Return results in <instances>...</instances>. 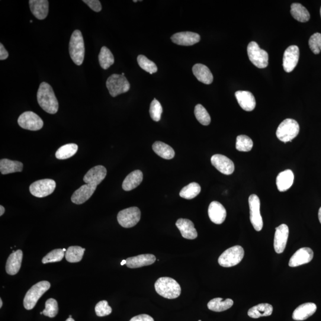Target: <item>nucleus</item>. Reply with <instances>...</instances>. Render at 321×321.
<instances>
[{"mask_svg":"<svg viewBox=\"0 0 321 321\" xmlns=\"http://www.w3.org/2000/svg\"><path fill=\"white\" fill-rule=\"evenodd\" d=\"M38 104L43 110L51 114L57 113L59 102L53 89L47 82H42L37 93Z\"/></svg>","mask_w":321,"mask_h":321,"instance_id":"1","label":"nucleus"},{"mask_svg":"<svg viewBox=\"0 0 321 321\" xmlns=\"http://www.w3.org/2000/svg\"><path fill=\"white\" fill-rule=\"evenodd\" d=\"M156 293L160 296L175 299L181 294V287L178 282L170 277H160L155 283Z\"/></svg>","mask_w":321,"mask_h":321,"instance_id":"2","label":"nucleus"},{"mask_svg":"<svg viewBox=\"0 0 321 321\" xmlns=\"http://www.w3.org/2000/svg\"><path fill=\"white\" fill-rule=\"evenodd\" d=\"M69 54L76 65H82L85 58V44L82 32L79 30L74 31L70 38Z\"/></svg>","mask_w":321,"mask_h":321,"instance_id":"3","label":"nucleus"},{"mask_svg":"<svg viewBox=\"0 0 321 321\" xmlns=\"http://www.w3.org/2000/svg\"><path fill=\"white\" fill-rule=\"evenodd\" d=\"M51 284L47 281H42L32 286L26 294L24 305L26 309H34L38 301L43 295L49 290Z\"/></svg>","mask_w":321,"mask_h":321,"instance_id":"4","label":"nucleus"},{"mask_svg":"<svg viewBox=\"0 0 321 321\" xmlns=\"http://www.w3.org/2000/svg\"><path fill=\"white\" fill-rule=\"evenodd\" d=\"M299 131L300 126L297 122L291 118H287L279 125L276 135L281 142L286 143L294 139Z\"/></svg>","mask_w":321,"mask_h":321,"instance_id":"5","label":"nucleus"},{"mask_svg":"<svg viewBox=\"0 0 321 321\" xmlns=\"http://www.w3.org/2000/svg\"><path fill=\"white\" fill-rule=\"evenodd\" d=\"M245 251L242 246H234L225 251L218 258V263L223 267H232L242 261Z\"/></svg>","mask_w":321,"mask_h":321,"instance_id":"6","label":"nucleus"},{"mask_svg":"<svg viewBox=\"0 0 321 321\" xmlns=\"http://www.w3.org/2000/svg\"><path fill=\"white\" fill-rule=\"evenodd\" d=\"M106 86L110 94L112 97H115L129 91L130 83L126 77L118 74H113L107 79Z\"/></svg>","mask_w":321,"mask_h":321,"instance_id":"7","label":"nucleus"},{"mask_svg":"<svg viewBox=\"0 0 321 321\" xmlns=\"http://www.w3.org/2000/svg\"><path fill=\"white\" fill-rule=\"evenodd\" d=\"M249 59L253 64L259 69H264L268 65V54L261 49L256 42H250L248 46Z\"/></svg>","mask_w":321,"mask_h":321,"instance_id":"8","label":"nucleus"},{"mask_svg":"<svg viewBox=\"0 0 321 321\" xmlns=\"http://www.w3.org/2000/svg\"><path fill=\"white\" fill-rule=\"evenodd\" d=\"M141 213L137 207H130L119 212L117 216L118 223L124 228H131L139 222Z\"/></svg>","mask_w":321,"mask_h":321,"instance_id":"9","label":"nucleus"},{"mask_svg":"<svg viewBox=\"0 0 321 321\" xmlns=\"http://www.w3.org/2000/svg\"><path fill=\"white\" fill-rule=\"evenodd\" d=\"M56 187V182L52 179H43L31 184V194L37 198L46 197L52 194Z\"/></svg>","mask_w":321,"mask_h":321,"instance_id":"10","label":"nucleus"},{"mask_svg":"<svg viewBox=\"0 0 321 321\" xmlns=\"http://www.w3.org/2000/svg\"><path fill=\"white\" fill-rule=\"evenodd\" d=\"M250 220L253 228L257 232H260L263 228L262 218L260 213L261 202L258 196L253 194L249 198Z\"/></svg>","mask_w":321,"mask_h":321,"instance_id":"11","label":"nucleus"},{"mask_svg":"<svg viewBox=\"0 0 321 321\" xmlns=\"http://www.w3.org/2000/svg\"><path fill=\"white\" fill-rule=\"evenodd\" d=\"M18 124L24 129L37 131L41 129L44 122L39 115L32 111H26L18 118Z\"/></svg>","mask_w":321,"mask_h":321,"instance_id":"12","label":"nucleus"},{"mask_svg":"<svg viewBox=\"0 0 321 321\" xmlns=\"http://www.w3.org/2000/svg\"><path fill=\"white\" fill-rule=\"evenodd\" d=\"M299 48L291 46L285 50L283 56V67L285 72L290 73L295 69L299 60Z\"/></svg>","mask_w":321,"mask_h":321,"instance_id":"13","label":"nucleus"},{"mask_svg":"<svg viewBox=\"0 0 321 321\" xmlns=\"http://www.w3.org/2000/svg\"><path fill=\"white\" fill-rule=\"evenodd\" d=\"M211 162L212 165L224 175H230L234 171L233 162L225 155L216 154L211 157Z\"/></svg>","mask_w":321,"mask_h":321,"instance_id":"14","label":"nucleus"},{"mask_svg":"<svg viewBox=\"0 0 321 321\" xmlns=\"http://www.w3.org/2000/svg\"><path fill=\"white\" fill-rule=\"evenodd\" d=\"M107 169L105 167L102 166H95L94 168L89 170L86 173L84 178H83V181L86 184L96 188L98 185L104 181L106 176H107Z\"/></svg>","mask_w":321,"mask_h":321,"instance_id":"15","label":"nucleus"},{"mask_svg":"<svg viewBox=\"0 0 321 321\" xmlns=\"http://www.w3.org/2000/svg\"><path fill=\"white\" fill-rule=\"evenodd\" d=\"M289 235V229L286 224H282L276 228L274 247L275 251L277 253L284 252Z\"/></svg>","mask_w":321,"mask_h":321,"instance_id":"16","label":"nucleus"},{"mask_svg":"<svg viewBox=\"0 0 321 321\" xmlns=\"http://www.w3.org/2000/svg\"><path fill=\"white\" fill-rule=\"evenodd\" d=\"M313 258V252L309 248H302L298 249L294 254L291 256L289 261L288 265L290 267H296L307 264L312 261Z\"/></svg>","mask_w":321,"mask_h":321,"instance_id":"17","label":"nucleus"},{"mask_svg":"<svg viewBox=\"0 0 321 321\" xmlns=\"http://www.w3.org/2000/svg\"><path fill=\"white\" fill-rule=\"evenodd\" d=\"M173 43L182 46H191L201 40L200 35L192 32H182L173 35Z\"/></svg>","mask_w":321,"mask_h":321,"instance_id":"18","label":"nucleus"},{"mask_svg":"<svg viewBox=\"0 0 321 321\" xmlns=\"http://www.w3.org/2000/svg\"><path fill=\"white\" fill-rule=\"evenodd\" d=\"M208 216L212 222L216 224H221L226 220L227 211L220 202L213 201L209 206Z\"/></svg>","mask_w":321,"mask_h":321,"instance_id":"19","label":"nucleus"},{"mask_svg":"<svg viewBox=\"0 0 321 321\" xmlns=\"http://www.w3.org/2000/svg\"><path fill=\"white\" fill-rule=\"evenodd\" d=\"M182 234L183 237L189 240L195 239L198 237V233L192 221L185 218H180L176 223Z\"/></svg>","mask_w":321,"mask_h":321,"instance_id":"20","label":"nucleus"},{"mask_svg":"<svg viewBox=\"0 0 321 321\" xmlns=\"http://www.w3.org/2000/svg\"><path fill=\"white\" fill-rule=\"evenodd\" d=\"M22 259H23V252L21 250H18L17 251L13 252L9 256L6 262V272L11 275L17 274L21 267Z\"/></svg>","mask_w":321,"mask_h":321,"instance_id":"21","label":"nucleus"},{"mask_svg":"<svg viewBox=\"0 0 321 321\" xmlns=\"http://www.w3.org/2000/svg\"><path fill=\"white\" fill-rule=\"evenodd\" d=\"M96 189L94 186L88 184L82 186L74 192L71 198L73 203L77 205L85 203L94 194Z\"/></svg>","mask_w":321,"mask_h":321,"instance_id":"22","label":"nucleus"},{"mask_svg":"<svg viewBox=\"0 0 321 321\" xmlns=\"http://www.w3.org/2000/svg\"><path fill=\"white\" fill-rule=\"evenodd\" d=\"M236 98L240 107L246 111H252L256 107L255 96L251 92L239 91L235 93Z\"/></svg>","mask_w":321,"mask_h":321,"instance_id":"23","label":"nucleus"},{"mask_svg":"<svg viewBox=\"0 0 321 321\" xmlns=\"http://www.w3.org/2000/svg\"><path fill=\"white\" fill-rule=\"evenodd\" d=\"M156 261L155 256L152 254L140 255L130 257L126 259L128 268H138L144 266L152 265Z\"/></svg>","mask_w":321,"mask_h":321,"instance_id":"24","label":"nucleus"},{"mask_svg":"<svg viewBox=\"0 0 321 321\" xmlns=\"http://www.w3.org/2000/svg\"><path fill=\"white\" fill-rule=\"evenodd\" d=\"M32 14L39 20L46 19L49 11V2L47 0H30Z\"/></svg>","mask_w":321,"mask_h":321,"instance_id":"25","label":"nucleus"},{"mask_svg":"<svg viewBox=\"0 0 321 321\" xmlns=\"http://www.w3.org/2000/svg\"><path fill=\"white\" fill-rule=\"evenodd\" d=\"M316 305L313 303H306L300 305L294 310L292 317L295 320H304L316 312Z\"/></svg>","mask_w":321,"mask_h":321,"instance_id":"26","label":"nucleus"},{"mask_svg":"<svg viewBox=\"0 0 321 321\" xmlns=\"http://www.w3.org/2000/svg\"><path fill=\"white\" fill-rule=\"evenodd\" d=\"M194 75L199 81L210 85L213 82V75L208 67L202 64H196L192 68Z\"/></svg>","mask_w":321,"mask_h":321,"instance_id":"27","label":"nucleus"},{"mask_svg":"<svg viewBox=\"0 0 321 321\" xmlns=\"http://www.w3.org/2000/svg\"><path fill=\"white\" fill-rule=\"evenodd\" d=\"M294 179L293 173L290 170H286L279 173L276 179V184L278 191L282 192L288 190L293 185Z\"/></svg>","mask_w":321,"mask_h":321,"instance_id":"28","label":"nucleus"},{"mask_svg":"<svg viewBox=\"0 0 321 321\" xmlns=\"http://www.w3.org/2000/svg\"><path fill=\"white\" fill-rule=\"evenodd\" d=\"M143 181V173L140 170H135L130 173L122 185V188L125 191H130L135 189Z\"/></svg>","mask_w":321,"mask_h":321,"instance_id":"29","label":"nucleus"},{"mask_svg":"<svg viewBox=\"0 0 321 321\" xmlns=\"http://www.w3.org/2000/svg\"><path fill=\"white\" fill-rule=\"evenodd\" d=\"M24 165L18 160H12L9 159H3L0 160V172L3 175L10 173L21 172L23 170Z\"/></svg>","mask_w":321,"mask_h":321,"instance_id":"30","label":"nucleus"},{"mask_svg":"<svg viewBox=\"0 0 321 321\" xmlns=\"http://www.w3.org/2000/svg\"><path fill=\"white\" fill-rule=\"evenodd\" d=\"M273 312L272 305L268 303H261L253 306L248 310V316L252 318L257 319L262 316L271 315Z\"/></svg>","mask_w":321,"mask_h":321,"instance_id":"31","label":"nucleus"},{"mask_svg":"<svg viewBox=\"0 0 321 321\" xmlns=\"http://www.w3.org/2000/svg\"><path fill=\"white\" fill-rule=\"evenodd\" d=\"M233 300L230 298L223 300L222 298H215L211 300L208 303V309L214 312H223L230 309L233 305Z\"/></svg>","mask_w":321,"mask_h":321,"instance_id":"32","label":"nucleus"},{"mask_svg":"<svg viewBox=\"0 0 321 321\" xmlns=\"http://www.w3.org/2000/svg\"><path fill=\"white\" fill-rule=\"evenodd\" d=\"M152 149L157 155L165 159H171L174 158L175 152L169 144L157 141L153 144Z\"/></svg>","mask_w":321,"mask_h":321,"instance_id":"33","label":"nucleus"},{"mask_svg":"<svg viewBox=\"0 0 321 321\" xmlns=\"http://www.w3.org/2000/svg\"><path fill=\"white\" fill-rule=\"evenodd\" d=\"M291 15L296 20L300 22H307L309 21L310 14L307 10L300 3H293L291 5Z\"/></svg>","mask_w":321,"mask_h":321,"instance_id":"34","label":"nucleus"},{"mask_svg":"<svg viewBox=\"0 0 321 321\" xmlns=\"http://www.w3.org/2000/svg\"><path fill=\"white\" fill-rule=\"evenodd\" d=\"M85 251V249L82 248V247L70 246L66 252V259L70 263L79 262L82 259Z\"/></svg>","mask_w":321,"mask_h":321,"instance_id":"35","label":"nucleus"},{"mask_svg":"<svg viewBox=\"0 0 321 321\" xmlns=\"http://www.w3.org/2000/svg\"><path fill=\"white\" fill-rule=\"evenodd\" d=\"M78 146L75 143L66 144L57 150L56 157L59 159H66L75 155L78 151Z\"/></svg>","mask_w":321,"mask_h":321,"instance_id":"36","label":"nucleus"},{"mask_svg":"<svg viewBox=\"0 0 321 321\" xmlns=\"http://www.w3.org/2000/svg\"><path fill=\"white\" fill-rule=\"evenodd\" d=\"M99 62L102 69L107 70L114 63V58L107 47H102L98 56Z\"/></svg>","mask_w":321,"mask_h":321,"instance_id":"37","label":"nucleus"},{"mask_svg":"<svg viewBox=\"0 0 321 321\" xmlns=\"http://www.w3.org/2000/svg\"><path fill=\"white\" fill-rule=\"evenodd\" d=\"M201 188L197 183H191L185 186L180 192V196L186 200H192L200 194Z\"/></svg>","mask_w":321,"mask_h":321,"instance_id":"38","label":"nucleus"},{"mask_svg":"<svg viewBox=\"0 0 321 321\" xmlns=\"http://www.w3.org/2000/svg\"><path fill=\"white\" fill-rule=\"evenodd\" d=\"M253 145V141L246 135H239L237 137L236 147L240 152H249L251 150Z\"/></svg>","mask_w":321,"mask_h":321,"instance_id":"39","label":"nucleus"},{"mask_svg":"<svg viewBox=\"0 0 321 321\" xmlns=\"http://www.w3.org/2000/svg\"><path fill=\"white\" fill-rule=\"evenodd\" d=\"M195 115L197 119L201 124L204 126H208L211 123V117L206 109L201 104L196 105L195 108Z\"/></svg>","mask_w":321,"mask_h":321,"instance_id":"40","label":"nucleus"},{"mask_svg":"<svg viewBox=\"0 0 321 321\" xmlns=\"http://www.w3.org/2000/svg\"><path fill=\"white\" fill-rule=\"evenodd\" d=\"M137 60L141 68L144 71L149 73L150 75L156 73L158 70L156 64L144 56L139 55L137 57Z\"/></svg>","mask_w":321,"mask_h":321,"instance_id":"41","label":"nucleus"},{"mask_svg":"<svg viewBox=\"0 0 321 321\" xmlns=\"http://www.w3.org/2000/svg\"><path fill=\"white\" fill-rule=\"evenodd\" d=\"M64 252H65L63 251V249H54L44 257L42 262L43 264H48V263L60 262L64 258Z\"/></svg>","mask_w":321,"mask_h":321,"instance_id":"42","label":"nucleus"},{"mask_svg":"<svg viewBox=\"0 0 321 321\" xmlns=\"http://www.w3.org/2000/svg\"><path fill=\"white\" fill-rule=\"evenodd\" d=\"M43 312L45 316L51 318L56 316L59 312V306H58L57 300L52 298L48 299L46 302V308Z\"/></svg>","mask_w":321,"mask_h":321,"instance_id":"43","label":"nucleus"},{"mask_svg":"<svg viewBox=\"0 0 321 321\" xmlns=\"http://www.w3.org/2000/svg\"><path fill=\"white\" fill-rule=\"evenodd\" d=\"M163 108L160 102L156 99H154L150 105L149 114L150 117L155 121H159L162 117Z\"/></svg>","mask_w":321,"mask_h":321,"instance_id":"44","label":"nucleus"},{"mask_svg":"<svg viewBox=\"0 0 321 321\" xmlns=\"http://www.w3.org/2000/svg\"><path fill=\"white\" fill-rule=\"evenodd\" d=\"M95 310L96 315L99 317L109 315L112 312V308L106 300L99 301L96 304Z\"/></svg>","mask_w":321,"mask_h":321,"instance_id":"45","label":"nucleus"},{"mask_svg":"<svg viewBox=\"0 0 321 321\" xmlns=\"http://www.w3.org/2000/svg\"><path fill=\"white\" fill-rule=\"evenodd\" d=\"M309 46L314 54H319L321 51V34L312 35L309 40Z\"/></svg>","mask_w":321,"mask_h":321,"instance_id":"46","label":"nucleus"},{"mask_svg":"<svg viewBox=\"0 0 321 321\" xmlns=\"http://www.w3.org/2000/svg\"><path fill=\"white\" fill-rule=\"evenodd\" d=\"M83 2L95 12H99L102 10V6L99 0H83Z\"/></svg>","mask_w":321,"mask_h":321,"instance_id":"47","label":"nucleus"},{"mask_svg":"<svg viewBox=\"0 0 321 321\" xmlns=\"http://www.w3.org/2000/svg\"><path fill=\"white\" fill-rule=\"evenodd\" d=\"M130 321H154V320L148 314H142L132 317Z\"/></svg>","mask_w":321,"mask_h":321,"instance_id":"48","label":"nucleus"},{"mask_svg":"<svg viewBox=\"0 0 321 321\" xmlns=\"http://www.w3.org/2000/svg\"><path fill=\"white\" fill-rule=\"evenodd\" d=\"M9 57V53L6 50L4 46L1 43L0 44V60H5Z\"/></svg>","mask_w":321,"mask_h":321,"instance_id":"49","label":"nucleus"},{"mask_svg":"<svg viewBox=\"0 0 321 321\" xmlns=\"http://www.w3.org/2000/svg\"><path fill=\"white\" fill-rule=\"evenodd\" d=\"M5 213V208L2 205L0 206V216H2Z\"/></svg>","mask_w":321,"mask_h":321,"instance_id":"50","label":"nucleus"},{"mask_svg":"<svg viewBox=\"0 0 321 321\" xmlns=\"http://www.w3.org/2000/svg\"><path fill=\"white\" fill-rule=\"evenodd\" d=\"M318 218L320 223L321 224V207L320 208L318 212Z\"/></svg>","mask_w":321,"mask_h":321,"instance_id":"51","label":"nucleus"},{"mask_svg":"<svg viewBox=\"0 0 321 321\" xmlns=\"http://www.w3.org/2000/svg\"><path fill=\"white\" fill-rule=\"evenodd\" d=\"M125 264H126V260H123L121 262V265L123 266Z\"/></svg>","mask_w":321,"mask_h":321,"instance_id":"52","label":"nucleus"},{"mask_svg":"<svg viewBox=\"0 0 321 321\" xmlns=\"http://www.w3.org/2000/svg\"><path fill=\"white\" fill-rule=\"evenodd\" d=\"M3 306V301L2 298H0V308H2Z\"/></svg>","mask_w":321,"mask_h":321,"instance_id":"53","label":"nucleus"},{"mask_svg":"<svg viewBox=\"0 0 321 321\" xmlns=\"http://www.w3.org/2000/svg\"><path fill=\"white\" fill-rule=\"evenodd\" d=\"M66 321H75V320H74L72 317H69L68 319H67Z\"/></svg>","mask_w":321,"mask_h":321,"instance_id":"54","label":"nucleus"},{"mask_svg":"<svg viewBox=\"0 0 321 321\" xmlns=\"http://www.w3.org/2000/svg\"><path fill=\"white\" fill-rule=\"evenodd\" d=\"M320 17H321V8H320Z\"/></svg>","mask_w":321,"mask_h":321,"instance_id":"55","label":"nucleus"},{"mask_svg":"<svg viewBox=\"0 0 321 321\" xmlns=\"http://www.w3.org/2000/svg\"><path fill=\"white\" fill-rule=\"evenodd\" d=\"M121 75L124 76V73H122Z\"/></svg>","mask_w":321,"mask_h":321,"instance_id":"56","label":"nucleus"},{"mask_svg":"<svg viewBox=\"0 0 321 321\" xmlns=\"http://www.w3.org/2000/svg\"><path fill=\"white\" fill-rule=\"evenodd\" d=\"M32 22H33V21H30V22H31V23H32Z\"/></svg>","mask_w":321,"mask_h":321,"instance_id":"57","label":"nucleus"},{"mask_svg":"<svg viewBox=\"0 0 321 321\" xmlns=\"http://www.w3.org/2000/svg\"><path fill=\"white\" fill-rule=\"evenodd\" d=\"M69 317H72V315H70V316H69Z\"/></svg>","mask_w":321,"mask_h":321,"instance_id":"58","label":"nucleus"},{"mask_svg":"<svg viewBox=\"0 0 321 321\" xmlns=\"http://www.w3.org/2000/svg\"><path fill=\"white\" fill-rule=\"evenodd\" d=\"M198 321H201V320H199Z\"/></svg>","mask_w":321,"mask_h":321,"instance_id":"59","label":"nucleus"}]
</instances>
